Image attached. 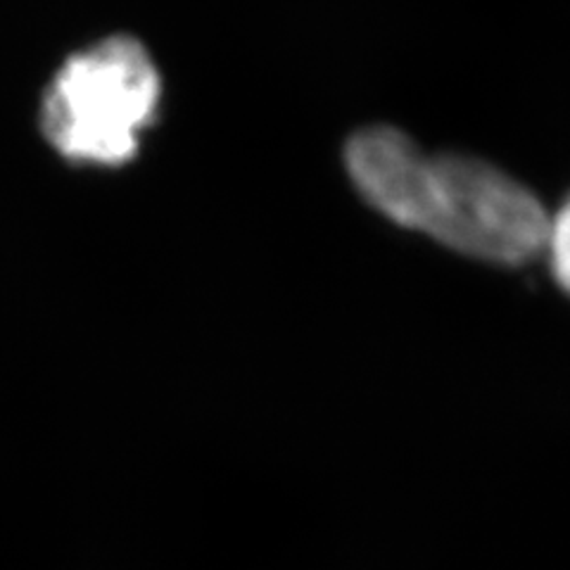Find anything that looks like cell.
Returning a JSON list of instances; mask_svg holds the SVG:
<instances>
[{
  "label": "cell",
  "mask_w": 570,
  "mask_h": 570,
  "mask_svg": "<svg viewBox=\"0 0 570 570\" xmlns=\"http://www.w3.org/2000/svg\"><path fill=\"white\" fill-rule=\"evenodd\" d=\"M345 165L362 198L400 228L475 262L540 259L549 209L521 178L471 153H425L395 127L354 134Z\"/></svg>",
  "instance_id": "6da1fadb"
},
{
  "label": "cell",
  "mask_w": 570,
  "mask_h": 570,
  "mask_svg": "<svg viewBox=\"0 0 570 570\" xmlns=\"http://www.w3.org/2000/svg\"><path fill=\"white\" fill-rule=\"evenodd\" d=\"M159 94L148 50L131 36H110L60 67L43 96L41 129L71 163L119 167L138 150Z\"/></svg>",
  "instance_id": "7a4b0ae2"
},
{
  "label": "cell",
  "mask_w": 570,
  "mask_h": 570,
  "mask_svg": "<svg viewBox=\"0 0 570 570\" xmlns=\"http://www.w3.org/2000/svg\"><path fill=\"white\" fill-rule=\"evenodd\" d=\"M540 259L547 264L549 278L570 299V190L554 209H549Z\"/></svg>",
  "instance_id": "3957f363"
}]
</instances>
